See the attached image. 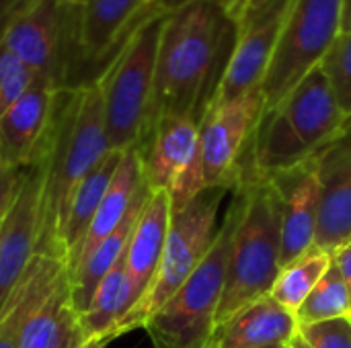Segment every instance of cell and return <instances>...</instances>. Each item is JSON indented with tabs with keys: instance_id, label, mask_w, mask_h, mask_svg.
Wrapping results in <instances>:
<instances>
[{
	"instance_id": "14",
	"label": "cell",
	"mask_w": 351,
	"mask_h": 348,
	"mask_svg": "<svg viewBox=\"0 0 351 348\" xmlns=\"http://www.w3.org/2000/svg\"><path fill=\"white\" fill-rule=\"evenodd\" d=\"M321 205L315 244L327 252L351 240V119L319 154Z\"/></svg>"
},
{
	"instance_id": "36",
	"label": "cell",
	"mask_w": 351,
	"mask_h": 348,
	"mask_svg": "<svg viewBox=\"0 0 351 348\" xmlns=\"http://www.w3.org/2000/svg\"><path fill=\"white\" fill-rule=\"evenodd\" d=\"M271 2H274V0H249L245 12H243V16H241V21L247 18V16H251V14H255V12H259L261 8H265V6L271 4ZM241 21H239V23H241Z\"/></svg>"
},
{
	"instance_id": "17",
	"label": "cell",
	"mask_w": 351,
	"mask_h": 348,
	"mask_svg": "<svg viewBox=\"0 0 351 348\" xmlns=\"http://www.w3.org/2000/svg\"><path fill=\"white\" fill-rule=\"evenodd\" d=\"M298 334L296 316L265 295L214 328L204 348H259L290 345Z\"/></svg>"
},
{
	"instance_id": "10",
	"label": "cell",
	"mask_w": 351,
	"mask_h": 348,
	"mask_svg": "<svg viewBox=\"0 0 351 348\" xmlns=\"http://www.w3.org/2000/svg\"><path fill=\"white\" fill-rule=\"evenodd\" d=\"M263 92L251 90L226 103L212 105L199 121L195 189H237L241 166L249 154L255 129L263 117Z\"/></svg>"
},
{
	"instance_id": "42",
	"label": "cell",
	"mask_w": 351,
	"mask_h": 348,
	"mask_svg": "<svg viewBox=\"0 0 351 348\" xmlns=\"http://www.w3.org/2000/svg\"><path fill=\"white\" fill-rule=\"evenodd\" d=\"M282 348H290V345H284V347H282Z\"/></svg>"
},
{
	"instance_id": "40",
	"label": "cell",
	"mask_w": 351,
	"mask_h": 348,
	"mask_svg": "<svg viewBox=\"0 0 351 348\" xmlns=\"http://www.w3.org/2000/svg\"><path fill=\"white\" fill-rule=\"evenodd\" d=\"M66 2H68V4H78L80 0H66Z\"/></svg>"
},
{
	"instance_id": "41",
	"label": "cell",
	"mask_w": 351,
	"mask_h": 348,
	"mask_svg": "<svg viewBox=\"0 0 351 348\" xmlns=\"http://www.w3.org/2000/svg\"><path fill=\"white\" fill-rule=\"evenodd\" d=\"M259 348H282V347H259Z\"/></svg>"
},
{
	"instance_id": "37",
	"label": "cell",
	"mask_w": 351,
	"mask_h": 348,
	"mask_svg": "<svg viewBox=\"0 0 351 348\" xmlns=\"http://www.w3.org/2000/svg\"><path fill=\"white\" fill-rule=\"evenodd\" d=\"M351 31V0H343V18H341V33Z\"/></svg>"
},
{
	"instance_id": "32",
	"label": "cell",
	"mask_w": 351,
	"mask_h": 348,
	"mask_svg": "<svg viewBox=\"0 0 351 348\" xmlns=\"http://www.w3.org/2000/svg\"><path fill=\"white\" fill-rule=\"evenodd\" d=\"M331 265L341 275V279L348 285L351 295V240H348L346 244H341L337 250L331 252Z\"/></svg>"
},
{
	"instance_id": "35",
	"label": "cell",
	"mask_w": 351,
	"mask_h": 348,
	"mask_svg": "<svg viewBox=\"0 0 351 348\" xmlns=\"http://www.w3.org/2000/svg\"><path fill=\"white\" fill-rule=\"evenodd\" d=\"M216 4H220L234 21H237V25H239V21H241V16H243V12H245V8H247V2L249 0H214Z\"/></svg>"
},
{
	"instance_id": "21",
	"label": "cell",
	"mask_w": 351,
	"mask_h": 348,
	"mask_svg": "<svg viewBox=\"0 0 351 348\" xmlns=\"http://www.w3.org/2000/svg\"><path fill=\"white\" fill-rule=\"evenodd\" d=\"M123 152L119 150H109L107 156L78 183V187L74 189L70 201H68V209L64 215V228H62V250H64V263L66 269L72 260V256L76 254L80 242L86 236V230L111 185V178L121 162Z\"/></svg>"
},
{
	"instance_id": "13",
	"label": "cell",
	"mask_w": 351,
	"mask_h": 348,
	"mask_svg": "<svg viewBox=\"0 0 351 348\" xmlns=\"http://www.w3.org/2000/svg\"><path fill=\"white\" fill-rule=\"evenodd\" d=\"M292 2L294 0H274L239 23V39L212 105L226 103L261 88Z\"/></svg>"
},
{
	"instance_id": "4",
	"label": "cell",
	"mask_w": 351,
	"mask_h": 348,
	"mask_svg": "<svg viewBox=\"0 0 351 348\" xmlns=\"http://www.w3.org/2000/svg\"><path fill=\"white\" fill-rule=\"evenodd\" d=\"M232 193L239 197V217L216 326L245 306L269 295L280 273L282 195L278 185L274 180L241 176Z\"/></svg>"
},
{
	"instance_id": "33",
	"label": "cell",
	"mask_w": 351,
	"mask_h": 348,
	"mask_svg": "<svg viewBox=\"0 0 351 348\" xmlns=\"http://www.w3.org/2000/svg\"><path fill=\"white\" fill-rule=\"evenodd\" d=\"M191 2H195V0H150L148 10L152 16H169L181 8L189 6Z\"/></svg>"
},
{
	"instance_id": "16",
	"label": "cell",
	"mask_w": 351,
	"mask_h": 348,
	"mask_svg": "<svg viewBox=\"0 0 351 348\" xmlns=\"http://www.w3.org/2000/svg\"><path fill=\"white\" fill-rule=\"evenodd\" d=\"M56 88L35 82L0 117V164L19 170L35 160L45 142L56 98Z\"/></svg>"
},
{
	"instance_id": "29",
	"label": "cell",
	"mask_w": 351,
	"mask_h": 348,
	"mask_svg": "<svg viewBox=\"0 0 351 348\" xmlns=\"http://www.w3.org/2000/svg\"><path fill=\"white\" fill-rule=\"evenodd\" d=\"M298 334L311 348H351V318L306 324L298 328Z\"/></svg>"
},
{
	"instance_id": "8",
	"label": "cell",
	"mask_w": 351,
	"mask_h": 348,
	"mask_svg": "<svg viewBox=\"0 0 351 348\" xmlns=\"http://www.w3.org/2000/svg\"><path fill=\"white\" fill-rule=\"evenodd\" d=\"M343 0H294L261 84L263 113L278 107L315 68L341 33Z\"/></svg>"
},
{
	"instance_id": "9",
	"label": "cell",
	"mask_w": 351,
	"mask_h": 348,
	"mask_svg": "<svg viewBox=\"0 0 351 348\" xmlns=\"http://www.w3.org/2000/svg\"><path fill=\"white\" fill-rule=\"evenodd\" d=\"M72 10L66 0H29L0 35L35 82L56 90L72 88Z\"/></svg>"
},
{
	"instance_id": "15",
	"label": "cell",
	"mask_w": 351,
	"mask_h": 348,
	"mask_svg": "<svg viewBox=\"0 0 351 348\" xmlns=\"http://www.w3.org/2000/svg\"><path fill=\"white\" fill-rule=\"evenodd\" d=\"M274 183L282 195V269L311 246H315L321 205L319 156L300 168L276 178Z\"/></svg>"
},
{
	"instance_id": "19",
	"label": "cell",
	"mask_w": 351,
	"mask_h": 348,
	"mask_svg": "<svg viewBox=\"0 0 351 348\" xmlns=\"http://www.w3.org/2000/svg\"><path fill=\"white\" fill-rule=\"evenodd\" d=\"M144 191H146V180H144L140 150L138 148L125 150L111 178V185L86 230V236L68 265V271H72L99 242H103L109 234H113L121 226V222L125 219V215L130 213V209L134 207V203Z\"/></svg>"
},
{
	"instance_id": "3",
	"label": "cell",
	"mask_w": 351,
	"mask_h": 348,
	"mask_svg": "<svg viewBox=\"0 0 351 348\" xmlns=\"http://www.w3.org/2000/svg\"><path fill=\"white\" fill-rule=\"evenodd\" d=\"M348 123L319 66L278 107L263 113L241 176L276 180L317 158Z\"/></svg>"
},
{
	"instance_id": "1",
	"label": "cell",
	"mask_w": 351,
	"mask_h": 348,
	"mask_svg": "<svg viewBox=\"0 0 351 348\" xmlns=\"http://www.w3.org/2000/svg\"><path fill=\"white\" fill-rule=\"evenodd\" d=\"M237 39V21L214 0H195L165 16L148 133L160 117L179 115L191 117L197 123L204 119Z\"/></svg>"
},
{
	"instance_id": "26",
	"label": "cell",
	"mask_w": 351,
	"mask_h": 348,
	"mask_svg": "<svg viewBox=\"0 0 351 348\" xmlns=\"http://www.w3.org/2000/svg\"><path fill=\"white\" fill-rule=\"evenodd\" d=\"M294 316L298 328L335 318H351L350 289L333 265L319 281V285L311 291V295L304 299V304L296 310Z\"/></svg>"
},
{
	"instance_id": "18",
	"label": "cell",
	"mask_w": 351,
	"mask_h": 348,
	"mask_svg": "<svg viewBox=\"0 0 351 348\" xmlns=\"http://www.w3.org/2000/svg\"><path fill=\"white\" fill-rule=\"evenodd\" d=\"M171 215V195L167 191H150L125 250V273L132 306L146 293L158 269L169 236Z\"/></svg>"
},
{
	"instance_id": "38",
	"label": "cell",
	"mask_w": 351,
	"mask_h": 348,
	"mask_svg": "<svg viewBox=\"0 0 351 348\" xmlns=\"http://www.w3.org/2000/svg\"><path fill=\"white\" fill-rule=\"evenodd\" d=\"M109 345V340H86L80 348H105Z\"/></svg>"
},
{
	"instance_id": "24",
	"label": "cell",
	"mask_w": 351,
	"mask_h": 348,
	"mask_svg": "<svg viewBox=\"0 0 351 348\" xmlns=\"http://www.w3.org/2000/svg\"><path fill=\"white\" fill-rule=\"evenodd\" d=\"M331 269V252L319 248L317 244L311 246L306 252L296 256L292 263L280 269L278 279L269 291L280 306L296 314V310L304 304L311 291L319 285L325 273Z\"/></svg>"
},
{
	"instance_id": "5",
	"label": "cell",
	"mask_w": 351,
	"mask_h": 348,
	"mask_svg": "<svg viewBox=\"0 0 351 348\" xmlns=\"http://www.w3.org/2000/svg\"><path fill=\"white\" fill-rule=\"evenodd\" d=\"M228 193H232V189L228 187L206 189L183 207L173 209L169 236L158 269L146 293L115 326L113 338H119L134 330H144L150 318L177 293V289L199 267V263L206 258L216 240L220 228V205Z\"/></svg>"
},
{
	"instance_id": "34",
	"label": "cell",
	"mask_w": 351,
	"mask_h": 348,
	"mask_svg": "<svg viewBox=\"0 0 351 348\" xmlns=\"http://www.w3.org/2000/svg\"><path fill=\"white\" fill-rule=\"evenodd\" d=\"M29 0H0V35L10 23V18L27 4Z\"/></svg>"
},
{
	"instance_id": "25",
	"label": "cell",
	"mask_w": 351,
	"mask_h": 348,
	"mask_svg": "<svg viewBox=\"0 0 351 348\" xmlns=\"http://www.w3.org/2000/svg\"><path fill=\"white\" fill-rule=\"evenodd\" d=\"M70 308V279L64 271L31 308L21 328L19 348H51L62 318Z\"/></svg>"
},
{
	"instance_id": "31",
	"label": "cell",
	"mask_w": 351,
	"mask_h": 348,
	"mask_svg": "<svg viewBox=\"0 0 351 348\" xmlns=\"http://www.w3.org/2000/svg\"><path fill=\"white\" fill-rule=\"evenodd\" d=\"M16 180H19V170H10L0 164V226L10 207V201H12V195L16 189Z\"/></svg>"
},
{
	"instance_id": "30",
	"label": "cell",
	"mask_w": 351,
	"mask_h": 348,
	"mask_svg": "<svg viewBox=\"0 0 351 348\" xmlns=\"http://www.w3.org/2000/svg\"><path fill=\"white\" fill-rule=\"evenodd\" d=\"M84 343H86V340H84V334H82L78 316H76V312H74L72 306H70L68 312H66L64 318H62L58 336H56L51 348H80Z\"/></svg>"
},
{
	"instance_id": "20",
	"label": "cell",
	"mask_w": 351,
	"mask_h": 348,
	"mask_svg": "<svg viewBox=\"0 0 351 348\" xmlns=\"http://www.w3.org/2000/svg\"><path fill=\"white\" fill-rule=\"evenodd\" d=\"M148 195H150V191L146 187V191L138 197V201L134 203V207L130 209V213L121 222V226L113 234H109L103 242H99L72 271H68L70 306L76 312V316H80L88 308L99 283L105 279V275L125 254L130 238H132L134 228H136V222H138V217L142 213V207H144Z\"/></svg>"
},
{
	"instance_id": "22",
	"label": "cell",
	"mask_w": 351,
	"mask_h": 348,
	"mask_svg": "<svg viewBox=\"0 0 351 348\" xmlns=\"http://www.w3.org/2000/svg\"><path fill=\"white\" fill-rule=\"evenodd\" d=\"M64 271H68L64 263L51 256L35 254L27 273L23 275L0 312V348H19L25 318L37 304V299Z\"/></svg>"
},
{
	"instance_id": "6",
	"label": "cell",
	"mask_w": 351,
	"mask_h": 348,
	"mask_svg": "<svg viewBox=\"0 0 351 348\" xmlns=\"http://www.w3.org/2000/svg\"><path fill=\"white\" fill-rule=\"evenodd\" d=\"M239 217V197L232 193L216 240L177 293L144 326L152 348H204L210 340L226 285L230 242Z\"/></svg>"
},
{
	"instance_id": "7",
	"label": "cell",
	"mask_w": 351,
	"mask_h": 348,
	"mask_svg": "<svg viewBox=\"0 0 351 348\" xmlns=\"http://www.w3.org/2000/svg\"><path fill=\"white\" fill-rule=\"evenodd\" d=\"M162 21L165 16H150L134 29L99 78L111 150L140 148L148 133Z\"/></svg>"
},
{
	"instance_id": "11",
	"label": "cell",
	"mask_w": 351,
	"mask_h": 348,
	"mask_svg": "<svg viewBox=\"0 0 351 348\" xmlns=\"http://www.w3.org/2000/svg\"><path fill=\"white\" fill-rule=\"evenodd\" d=\"M197 148L199 123L179 115L160 117L138 148L148 191H167L173 209L199 195L195 189Z\"/></svg>"
},
{
	"instance_id": "23",
	"label": "cell",
	"mask_w": 351,
	"mask_h": 348,
	"mask_svg": "<svg viewBox=\"0 0 351 348\" xmlns=\"http://www.w3.org/2000/svg\"><path fill=\"white\" fill-rule=\"evenodd\" d=\"M130 283L125 273V254L99 283L88 308L78 316L84 340H115L113 330L130 312Z\"/></svg>"
},
{
	"instance_id": "39",
	"label": "cell",
	"mask_w": 351,
	"mask_h": 348,
	"mask_svg": "<svg viewBox=\"0 0 351 348\" xmlns=\"http://www.w3.org/2000/svg\"><path fill=\"white\" fill-rule=\"evenodd\" d=\"M290 348H311V347L304 343V338H302L300 334H296V336L292 338V343H290Z\"/></svg>"
},
{
	"instance_id": "27",
	"label": "cell",
	"mask_w": 351,
	"mask_h": 348,
	"mask_svg": "<svg viewBox=\"0 0 351 348\" xmlns=\"http://www.w3.org/2000/svg\"><path fill=\"white\" fill-rule=\"evenodd\" d=\"M321 70L339 109L348 119H351V31L339 33V37L323 57Z\"/></svg>"
},
{
	"instance_id": "2",
	"label": "cell",
	"mask_w": 351,
	"mask_h": 348,
	"mask_svg": "<svg viewBox=\"0 0 351 348\" xmlns=\"http://www.w3.org/2000/svg\"><path fill=\"white\" fill-rule=\"evenodd\" d=\"M111 150L101 82L58 92L47 144L37 254L64 263L62 228L78 183ZM66 265V263H64Z\"/></svg>"
},
{
	"instance_id": "12",
	"label": "cell",
	"mask_w": 351,
	"mask_h": 348,
	"mask_svg": "<svg viewBox=\"0 0 351 348\" xmlns=\"http://www.w3.org/2000/svg\"><path fill=\"white\" fill-rule=\"evenodd\" d=\"M45 144L47 135L35 160L25 168H19L16 189L0 226V312L37 254L45 180Z\"/></svg>"
},
{
	"instance_id": "28",
	"label": "cell",
	"mask_w": 351,
	"mask_h": 348,
	"mask_svg": "<svg viewBox=\"0 0 351 348\" xmlns=\"http://www.w3.org/2000/svg\"><path fill=\"white\" fill-rule=\"evenodd\" d=\"M35 84L33 72L0 45V117Z\"/></svg>"
}]
</instances>
